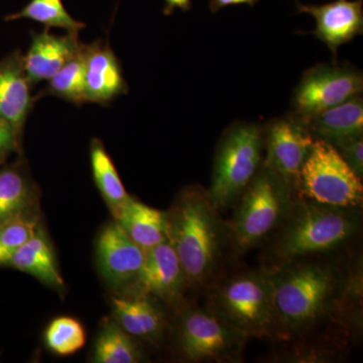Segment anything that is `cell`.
<instances>
[{
	"label": "cell",
	"instance_id": "cell-30",
	"mask_svg": "<svg viewBox=\"0 0 363 363\" xmlns=\"http://www.w3.org/2000/svg\"><path fill=\"white\" fill-rule=\"evenodd\" d=\"M259 0H210V9L212 13H217L221 9L229 6H236V4H248V6H255Z\"/></svg>",
	"mask_w": 363,
	"mask_h": 363
},
{
	"label": "cell",
	"instance_id": "cell-8",
	"mask_svg": "<svg viewBox=\"0 0 363 363\" xmlns=\"http://www.w3.org/2000/svg\"><path fill=\"white\" fill-rule=\"evenodd\" d=\"M182 311L177 329L182 357L193 362H240L247 336L208 307H189Z\"/></svg>",
	"mask_w": 363,
	"mask_h": 363
},
{
	"label": "cell",
	"instance_id": "cell-29",
	"mask_svg": "<svg viewBox=\"0 0 363 363\" xmlns=\"http://www.w3.org/2000/svg\"><path fill=\"white\" fill-rule=\"evenodd\" d=\"M13 154L23 156V140L4 117L0 116V167L6 164Z\"/></svg>",
	"mask_w": 363,
	"mask_h": 363
},
{
	"label": "cell",
	"instance_id": "cell-9",
	"mask_svg": "<svg viewBox=\"0 0 363 363\" xmlns=\"http://www.w3.org/2000/svg\"><path fill=\"white\" fill-rule=\"evenodd\" d=\"M362 73L352 67L319 65L309 69L294 96L297 117L307 118L362 94Z\"/></svg>",
	"mask_w": 363,
	"mask_h": 363
},
{
	"label": "cell",
	"instance_id": "cell-2",
	"mask_svg": "<svg viewBox=\"0 0 363 363\" xmlns=\"http://www.w3.org/2000/svg\"><path fill=\"white\" fill-rule=\"evenodd\" d=\"M201 186H189L167 211L168 241L178 255L189 286L202 285L213 274L221 257L223 225Z\"/></svg>",
	"mask_w": 363,
	"mask_h": 363
},
{
	"label": "cell",
	"instance_id": "cell-10",
	"mask_svg": "<svg viewBox=\"0 0 363 363\" xmlns=\"http://www.w3.org/2000/svg\"><path fill=\"white\" fill-rule=\"evenodd\" d=\"M314 140L297 117L278 119L264 133L266 157L262 168L279 177L298 198L301 169Z\"/></svg>",
	"mask_w": 363,
	"mask_h": 363
},
{
	"label": "cell",
	"instance_id": "cell-22",
	"mask_svg": "<svg viewBox=\"0 0 363 363\" xmlns=\"http://www.w3.org/2000/svg\"><path fill=\"white\" fill-rule=\"evenodd\" d=\"M90 166L95 185L116 218L131 196L124 187L116 164L100 138L91 140Z\"/></svg>",
	"mask_w": 363,
	"mask_h": 363
},
{
	"label": "cell",
	"instance_id": "cell-23",
	"mask_svg": "<svg viewBox=\"0 0 363 363\" xmlns=\"http://www.w3.org/2000/svg\"><path fill=\"white\" fill-rule=\"evenodd\" d=\"M143 354L135 338L114 321L104 318L93 346L91 362L95 363H138Z\"/></svg>",
	"mask_w": 363,
	"mask_h": 363
},
{
	"label": "cell",
	"instance_id": "cell-1",
	"mask_svg": "<svg viewBox=\"0 0 363 363\" xmlns=\"http://www.w3.org/2000/svg\"><path fill=\"white\" fill-rule=\"evenodd\" d=\"M279 337L307 330L338 304L343 277L332 264L306 259L267 267Z\"/></svg>",
	"mask_w": 363,
	"mask_h": 363
},
{
	"label": "cell",
	"instance_id": "cell-28",
	"mask_svg": "<svg viewBox=\"0 0 363 363\" xmlns=\"http://www.w3.org/2000/svg\"><path fill=\"white\" fill-rule=\"evenodd\" d=\"M339 154L359 178L363 177V135L351 136L334 143Z\"/></svg>",
	"mask_w": 363,
	"mask_h": 363
},
{
	"label": "cell",
	"instance_id": "cell-16",
	"mask_svg": "<svg viewBox=\"0 0 363 363\" xmlns=\"http://www.w3.org/2000/svg\"><path fill=\"white\" fill-rule=\"evenodd\" d=\"M40 196L23 156L0 167V225L18 219L39 218Z\"/></svg>",
	"mask_w": 363,
	"mask_h": 363
},
{
	"label": "cell",
	"instance_id": "cell-3",
	"mask_svg": "<svg viewBox=\"0 0 363 363\" xmlns=\"http://www.w3.org/2000/svg\"><path fill=\"white\" fill-rule=\"evenodd\" d=\"M359 208L331 206L298 198L277 229L272 266L337 250L359 230Z\"/></svg>",
	"mask_w": 363,
	"mask_h": 363
},
{
	"label": "cell",
	"instance_id": "cell-24",
	"mask_svg": "<svg viewBox=\"0 0 363 363\" xmlns=\"http://www.w3.org/2000/svg\"><path fill=\"white\" fill-rule=\"evenodd\" d=\"M45 96H55L76 105L87 104L85 96V44L40 91L37 100Z\"/></svg>",
	"mask_w": 363,
	"mask_h": 363
},
{
	"label": "cell",
	"instance_id": "cell-26",
	"mask_svg": "<svg viewBox=\"0 0 363 363\" xmlns=\"http://www.w3.org/2000/svg\"><path fill=\"white\" fill-rule=\"evenodd\" d=\"M87 340L84 325L77 318L60 316L44 332L45 346L58 357H70L82 350Z\"/></svg>",
	"mask_w": 363,
	"mask_h": 363
},
{
	"label": "cell",
	"instance_id": "cell-27",
	"mask_svg": "<svg viewBox=\"0 0 363 363\" xmlns=\"http://www.w3.org/2000/svg\"><path fill=\"white\" fill-rule=\"evenodd\" d=\"M40 223L39 218L18 219L0 225V267H7L14 253L30 240Z\"/></svg>",
	"mask_w": 363,
	"mask_h": 363
},
{
	"label": "cell",
	"instance_id": "cell-18",
	"mask_svg": "<svg viewBox=\"0 0 363 363\" xmlns=\"http://www.w3.org/2000/svg\"><path fill=\"white\" fill-rule=\"evenodd\" d=\"M30 48L23 55V65L32 84L49 80L67 62L77 54L83 43L79 35H58L45 28L30 32Z\"/></svg>",
	"mask_w": 363,
	"mask_h": 363
},
{
	"label": "cell",
	"instance_id": "cell-15",
	"mask_svg": "<svg viewBox=\"0 0 363 363\" xmlns=\"http://www.w3.org/2000/svg\"><path fill=\"white\" fill-rule=\"evenodd\" d=\"M362 0H335L322 6H304L297 1L298 13H309L316 21L314 35L334 57L339 47L363 33Z\"/></svg>",
	"mask_w": 363,
	"mask_h": 363
},
{
	"label": "cell",
	"instance_id": "cell-19",
	"mask_svg": "<svg viewBox=\"0 0 363 363\" xmlns=\"http://www.w3.org/2000/svg\"><path fill=\"white\" fill-rule=\"evenodd\" d=\"M7 267L26 272L40 283L58 292H63L66 284L60 272L54 247L42 223L18 250Z\"/></svg>",
	"mask_w": 363,
	"mask_h": 363
},
{
	"label": "cell",
	"instance_id": "cell-11",
	"mask_svg": "<svg viewBox=\"0 0 363 363\" xmlns=\"http://www.w3.org/2000/svg\"><path fill=\"white\" fill-rule=\"evenodd\" d=\"M189 286L178 255L169 241L145 250V262L133 284L124 292L145 295L171 307L181 308Z\"/></svg>",
	"mask_w": 363,
	"mask_h": 363
},
{
	"label": "cell",
	"instance_id": "cell-7",
	"mask_svg": "<svg viewBox=\"0 0 363 363\" xmlns=\"http://www.w3.org/2000/svg\"><path fill=\"white\" fill-rule=\"evenodd\" d=\"M298 198L331 206L359 208L363 202L362 179L334 145L314 140L301 169Z\"/></svg>",
	"mask_w": 363,
	"mask_h": 363
},
{
	"label": "cell",
	"instance_id": "cell-5",
	"mask_svg": "<svg viewBox=\"0 0 363 363\" xmlns=\"http://www.w3.org/2000/svg\"><path fill=\"white\" fill-rule=\"evenodd\" d=\"M238 199L226 233L235 252L243 253L278 229L296 197L279 177L262 167Z\"/></svg>",
	"mask_w": 363,
	"mask_h": 363
},
{
	"label": "cell",
	"instance_id": "cell-12",
	"mask_svg": "<svg viewBox=\"0 0 363 363\" xmlns=\"http://www.w3.org/2000/svg\"><path fill=\"white\" fill-rule=\"evenodd\" d=\"M95 252L100 274L117 294L133 284L145 257V250L128 238L116 220L100 230Z\"/></svg>",
	"mask_w": 363,
	"mask_h": 363
},
{
	"label": "cell",
	"instance_id": "cell-6",
	"mask_svg": "<svg viewBox=\"0 0 363 363\" xmlns=\"http://www.w3.org/2000/svg\"><path fill=\"white\" fill-rule=\"evenodd\" d=\"M264 147V131L257 124H236L224 135L208 190L215 209H225L242 194L262 168Z\"/></svg>",
	"mask_w": 363,
	"mask_h": 363
},
{
	"label": "cell",
	"instance_id": "cell-14",
	"mask_svg": "<svg viewBox=\"0 0 363 363\" xmlns=\"http://www.w3.org/2000/svg\"><path fill=\"white\" fill-rule=\"evenodd\" d=\"M33 88L21 50L0 61V116L13 126L21 140L26 121L37 101Z\"/></svg>",
	"mask_w": 363,
	"mask_h": 363
},
{
	"label": "cell",
	"instance_id": "cell-21",
	"mask_svg": "<svg viewBox=\"0 0 363 363\" xmlns=\"http://www.w3.org/2000/svg\"><path fill=\"white\" fill-rule=\"evenodd\" d=\"M114 220L145 252L168 241L167 212L145 205L135 198L130 197Z\"/></svg>",
	"mask_w": 363,
	"mask_h": 363
},
{
	"label": "cell",
	"instance_id": "cell-17",
	"mask_svg": "<svg viewBox=\"0 0 363 363\" xmlns=\"http://www.w3.org/2000/svg\"><path fill=\"white\" fill-rule=\"evenodd\" d=\"M111 304L114 321L133 338L155 343L164 335L166 316L156 298L116 294L112 296Z\"/></svg>",
	"mask_w": 363,
	"mask_h": 363
},
{
	"label": "cell",
	"instance_id": "cell-25",
	"mask_svg": "<svg viewBox=\"0 0 363 363\" xmlns=\"http://www.w3.org/2000/svg\"><path fill=\"white\" fill-rule=\"evenodd\" d=\"M30 20L44 25L45 28H63L69 35H79L86 23L75 20L68 13L62 0H30L18 13L9 14L4 21Z\"/></svg>",
	"mask_w": 363,
	"mask_h": 363
},
{
	"label": "cell",
	"instance_id": "cell-20",
	"mask_svg": "<svg viewBox=\"0 0 363 363\" xmlns=\"http://www.w3.org/2000/svg\"><path fill=\"white\" fill-rule=\"evenodd\" d=\"M298 119L304 124L313 140L334 145L351 136L363 135L362 98L358 95L315 116Z\"/></svg>",
	"mask_w": 363,
	"mask_h": 363
},
{
	"label": "cell",
	"instance_id": "cell-31",
	"mask_svg": "<svg viewBox=\"0 0 363 363\" xmlns=\"http://www.w3.org/2000/svg\"><path fill=\"white\" fill-rule=\"evenodd\" d=\"M166 6L164 9V13L166 16L175 13L176 9H181L187 11L192 7V0H164Z\"/></svg>",
	"mask_w": 363,
	"mask_h": 363
},
{
	"label": "cell",
	"instance_id": "cell-4",
	"mask_svg": "<svg viewBox=\"0 0 363 363\" xmlns=\"http://www.w3.org/2000/svg\"><path fill=\"white\" fill-rule=\"evenodd\" d=\"M208 308L247 338L278 336L267 269L225 279L210 295Z\"/></svg>",
	"mask_w": 363,
	"mask_h": 363
},
{
	"label": "cell",
	"instance_id": "cell-13",
	"mask_svg": "<svg viewBox=\"0 0 363 363\" xmlns=\"http://www.w3.org/2000/svg\"><path fill=\"white\" fill-rule=\"evenodd\" d=\"M123 69L108 40L85 44V96L88 102L109 106L128 94Z\"/></svg>",
	"mask_w": 363,
	"mask_h": 363
}]
</instances>
